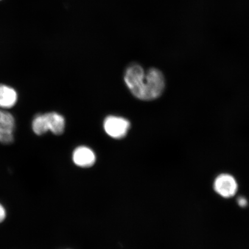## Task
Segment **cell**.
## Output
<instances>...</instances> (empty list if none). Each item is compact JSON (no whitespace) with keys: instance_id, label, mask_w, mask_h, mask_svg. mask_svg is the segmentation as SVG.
I'll use <instances>...</instances> for the list:
<instances>
[{"instance_id":"cell-2","label":"cell","mask_w":249,"mask_h":249,"mask_svg":"<svg viewBox=\"0 0 249 249\" xmlns=\"http://www.w3.org/2000/svg\"><path fill=\"white\" fill-rule=\"evenodd\" d=\"M238 188V183L231 174H221L214 180V191L223 198H229L233 197L237 192Z\"/></svg>"},{"instance_id":"cell-8","label":"cell","mask_w":249,"mask_h":249,"mask_svg":"<svg viewBox=\"0 0 249 249\" xmlns=\"http://www.w3.org/2000/svg\"><path fill=\"white\" fill-rule=\"evenodd\" d=\"M32 129L37 136H43L49 132L45 113L37 114L32 121Z\"/></svg>"},{"instance_id":"cell-6","label":"cell","mask_w":249,"mask_h":249,"mask_svg":"<svg viewBox=\"0 0 249 249\" xmlns=\"http://www.w3.org/2000/svg\"><path fill=\"white\" fill-rule=\"evenodd\" d=\"M18 101V93L13 87L0 84V108L8 110L14 107Z\"/></svg>"},{"instance_id":"cell-10","label":"cell","mask_w":249,"mask_h":249,"mask_svg":"<svg viewBox=\"0 0 249 249\" xmlns=\"http://www.w3.org/2000/svg\"><path fill=\"white\" fill-rule=\"evenodd\" d=\"M237 202L239 206L242 208L247 207L248 205V201L247 199L244 197H239Z\"/></svg>"},{"instance_id":"cell-5","label":"cell","mask_w":249,"mask_h":249,"mask_svg":"<svg viewBox=\"0 0 249 249\" xmlns=\"http://www.w3.org/2000/svg\"><path fill=\"white\" fill-rule=\"evenodd\" d=\"M72 160L74 163L77 166L89 167L95 163L96 157L91 149L85 146H81L74 149Z\"/></svg>"},{"instance_id":"cell-11","label":"cell","mask_w":249,"mask_h":249,"mask_svg":"<svg viewBox=\"0 0 249 249\" xmlns=\"http://www.w3.org/2000/svg\"><path fill=\"white\" fill-rule=\"evenodd\" d=\"M0 1H1V0H0Z\"/></svg>"},{"instance_id":"cell-9","label":"cell","mask_w":249,"mask_h":249,"mask_svg":"<svg viewBox=\"0 0 249 249\" xmlns=\"http://www.w3.org/2000/svg\"><path fill=\"white\" fill-rule=\"evenodd\" d=\"M6 216H7V212L5 208L1 203H0V223L5 219Z\"/></svg>"},{"instance_id":"cell-7","label":"cell","mask_w":249,"mask_h":249,"mask_svg":"<svg viewBox=\"0 0 249 249\" xmlns=\"http://www.w3.org/2000/svg\"><path fill=\"white\" fill-rule=\"evenodd\" d=\"M49 132L53 135L60 136L65 129V118L57 112L52 111L45 113Z\"/></svg>"},{"instance_id":"cell-1","label":"cell","mask_w":249,"mask_h":249,"mask_svg":"<svg viewBox=\"0 0 249 249\" xmlns=\"http://www.w3.org/2000/svg\"><path fill=\"white\" fill-rule=\"evenodd\" d=\"M124 80L133 95L143 101L160 97L165 88L164 77L161 71L156 68L145 71L138 64L127 68Z\"/></svg>"},{"instance_id":"cell-3","label":"cell","mask_w":249,"mask_h":249,"mask_svg":"<svg viewBox=\"0 0 249 249\" xmlns=\"http://www.w3.org/2000/svg\"><path fill=\"white\" fill-rule=\"evenodd\" d=\"M16 121L13 115L0 108V142L8 145L14 142Z\"/></svg>"},{"instance_id":"cell-4","label":"cell","mask_w":249,"mask_h":249,"mask_svg":"<svg viewBox=\"0 0 249 249\" xmlns=\"http://www.w3.org/2000/svg\"><path fill=\"white\" fill-rule=\"evenodd\" d=\"M130 123L124 118L109 116L106 118L104 126L107 135L114 139H122L130 128Z\"/></svg>"}]
</instances>
